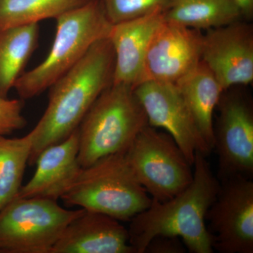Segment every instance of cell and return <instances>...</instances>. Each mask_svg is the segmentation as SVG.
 <instances>
[{"mask_svg":"<svg viewBox=\"0 0 253 253\" xmlns=\"http://www.w3.org/2000/svg\"><path fill=\"white\" fill-rule=\"evenodd\" d=\"M83 210L65 209L44 198H15L0 211V253H51Z\"/></svg>","mask_w":253,"mask_h":253,"instance_id":"52a82bcc","label":"cell"},{"mask_svg":"<svg viewBox=\"0 0 253 253\" xmlns=\"http://www.w3.org/2000/svg\"><path fill=\"white\" fill-rule=\"evenodd\" d=\"M115 53L109 38L93 44L71 70L50 86L49 102L32 129L33 145L28 164L43 150L66 139L78 129L100 94L113 83Z\"/></svg>","mask_w":253,"mask_h":253,"instance_id":"6da1fadb","label":"cell"},{"mask_svg":"<svg viewBox=\"0 0 253 253\" xmlns=\"http://www.w3.org/2000/svg\"><path fill=\"white\" fill-rule=\"evenodd\" d=\"M26 123L21 100L9 99L0 95V136L8 135L23 129Z\"/></svg>","mask_w":253,"mask_h":253,"instance_id":"7402d4cb","label":"cell"},{"mask_svg":"<svg viewBox=\"0 0 253 253\" xmlns=\"http://www.w3.org/2000/svg\"><path fill=\"white\" fill-rule=\"evenodd\" d=\"M202 40L201 31L164 20L148 47L140 83L175 84L201 61Z\"/></svg>","mask_w":253,"mask_h":253,"instance_id":"7c38bea8","label":"cell"},{"mask_svg":"<svg viewBox=\"0 0 253 253\" xmlns=\"http://www.w3.org/2000/svg\"><path fill=\"white\" fill-rule=\"evenodd\" d=\"M51 253H135L128 229L103 213L83 210L66 226Z\"/></svg>","mask_w":253,"mask_h":253,"instance_id":"4fadbf2b","label":"cell"},{"mask_svg":"<svg viewBox=\"0 0 253 253\" xmlns=\"http://www.w3.org/2000/svg\"><path fill=\"white\" fill-rule=\"evenodd\" d=\"M201 61L224 91L253 81V28L236 21L203 34Z\"/></svg>","mask_w":253,"mask_h":253,"instance_id":"8fae6325","label":"cell"},{"mask_svg":"<svg viewBox=\"0 0 253 253\" xmlns=\"http://www.w3.org/2000/svg\"><path fill=\"white\" fill-rule=\"evenodd\" d=\"M89 0H0V31L57 18Z\"/></svg>","mask_w":253,"mask_h":253,"instance_id":"ffe728a7","label":"cell"},{"mask_svg":"<svg viewBox=\"0 0 253 253\" xmlns=\"http://www.w3.org/2000/svg\"><path fill=\"white\" fill-rule=\"evenodd\" d=\"M112 26L100 0H89L56 18V34L49 54L36 67L23 73L15 84L21 99H32L50 88L93 44L109 38Z\"/></svg>","mask_w":253,"mask_h":253,"instance_id":"3957f363","label":"cell"},{"mask_svg":"<svg viewBox=\"0 0 253 253\" xmlns=\"http://www.w3.org/2000/svg\"><path fill=\"white\" fill-rule=\"evenodd\" d=\"M239 9L241 17L252 18L253 15V0H234Z\"/></svg>","mask_w":253,"mask_h":253,"instance_id":"cb8c5ba5","label":"cell"},{"mask_svg":"<svg viewBox=\"0 0 253 253\" xmlns=\"http://www.w3.org/2000/svg\"><path fill=\"white\" fill-rule=\"evenodd\" d=\"M200 132L213 151V116L224 89L202 61L175 83Z\"/></svg>","mask_w":253,"mask_h":253,"instance_id":"2e32d148","label":"cell"},{"mask_svg":"<svg viewBox=\"0 0 253 253\" xmlns=\"http://www.w3.org/2000/svg\"><path fill=\"white\" fill-rule=\"evenodd\" d=\"M33 134L19 138L0 136V211L17 197L29 163Z\"/></svg>","mask_w":253,"mask_h":253,"instance_id":"d6986e66","label":"cell"},{"mask_svg":"<svg viewBox=\"0 0 253 253\" xmlns=\"http://www.w3.org/2000/svg\"><path fill=\"white\" fill-rule=\"evenodd\" d=\"M193 166V180L185 189L164 202L152 200L147 209L129 221V244L135 253H144L150 240L158 235L178 236L191 253L214 252L206 218L220 183L206 155L196 151Z\"/></svg>","mask_w":253,"mask_h":253,"instance_id":"7a4b0ae2","label":"cell"},{"mask_svg":"<svg viewBox=\"0 0 253 253\" xmlns=\"http://www.w3.org/2000/svg\"><path fill=\"white\" fill-rule=\"evenodd\" d=\"M186 251L185 245L178 236L158 235L150 240L144 253H184Z\"/></svg>","mask_w":253,"mask_h":253,"instance_id":"603a6c76","label":"cell"},{"mask_svg":"<svg viewBox=\"0 0 253 253\" xmlns=\"http://www.w3.org/2000/svg\"><path fill=\"white\" fill-rule=\"evenodd\" d=\"M219 181L217 197L206 218L213 249L221 253H253L252 179L234 176Z\"/></svg>","mask_w":253,"mask_h":253,"instance_id":"9c48e42d","label":"cell"},{"mask_svg":"<svg viewBox=\"0 0 253 253\" xmlns=\"http://www.w3.org/2000/svg\"><path fill=\"white\" fill-rule=\"evenodd\" d=\"M61 199L70 206L129 221L152 199L136 179L124 154L106 156L86 168Z\"/></svg>","mask_w":253,"mask_h":253,"instance_id":"5b68a950","label":"cell"},{"mask_svg":"<svg viewBox=\"0 0 253 253\" xmlns=\"http://www.w3.org/2000/svg\"><path fill=\"white\" fill-rule=\"evenodd\" d=\"M213 124L218 156L217 179L253 176V109L251 99L239 91H223Z\"/></svg>","mask_w":253,"mask_h":253,"instance_id":"ba28073f","label":"cell"},{"mask_svg":"<svg viewBox=\"0 0 253 253\" xmlns=\"http://www.w3.org/2000/svg\"><path fill=\"white\" fill-rule=\"evenodd\" d=\"M148 125L134 88L113 83L99 95L78 126L79 164L86 168L106 156L124 154Z\"/></svg>","mask_w":253,"mask_h":253,"instance_id":"277c9868","label":"cell"},{"mask_svg":"<svg viewBox=\"0 0 253 253\" xmlns=\"http://www.w3.org/2000/svg\"><path fill=\"white\" fill-rule=\"evenodd\" d=\"M78 149L77 129L61 142L43 150L35 163L34 174L22 186L17 197L44 198L55 201L61 199L81 172Z\"/></svg>","mask_w":253,"mask_h":253,"instance_id":"5bb4252c","label":"cell"},{"mask_svg":"<svg viewBox=\"0 0 253 253\" xmlns=\"http://www.w3.org/2000/svg\"><path fill=\"white\" fill-rule=\"evenodd\" d=\"M167 22L208 31L241 21L234 0H172L165 11Z\"/></svg>","mask_w":253,"mask_h":253,"instance_id":"e0dca14e","label":"cell"},{"mask_svg":"<svg viewBox=\"0 0 253 253\" xmlns=\"http://www.w3.org/2000/svg\"><path fill=\"white\" fill-rule=\"evenodd\" d=\"M164 13L113 25L109 38L115 53L113 83L135 87L141 83L145 56Z\"/></svg>","mask_w":253,"mask_h":253,"instance_id":"9a60e30c","label":"cell"},{"mask_svg":"<svg viewBox=\"0 0 253 253\" xmlns=\"http://www.w3.org/2000/svg\"><path fill=\"white\" fill-rule=\"evenodd\" d=\"M111 24L164 13L172 0H100Z\"/></svg>","mask_w":253,"mask_h":253,"instance_id":"44dd1931","label":"cell"},{"mask_svg":"<svg viewBox=\"0 0 253 253\" xmlns=\"http://www.w3.org/2000/svg\"><path fill=\"white\" fill-rule=\"evenodd\" d=\"M125 156L153 201L172 199L193 180V166L172 136L149 125L137 134Z\"/></svg>","mask_w":253,"mask_h":253,"instance_id":"8992f818","label":"cell"},{"mask_svg":"<svg viewBox=\"0 0 253 253\" xmlns=\"http://www.w3.org/2000/svg\"><path fill=\"white\" fill-rule=\"evenodd\" d=\"M150 126L163 129L174 139L190 164L196 151L211 152L175 84L146 81L134 88Z\"/></svg>","mask_w":253,"mask_h":253,"instance_id":"30bf717a","label":"cell"},{"mask_svg":"<svg viewBox=\"0 0 253 253\" xmlns=\"http://www.w3.org/2000/svg\"><path fill=\"white\" fill-rule=\"evenodd\" d=\"M38 23L0 31V95L7 97L38 46Z\"/></svg>","mask_w":253,"mask_h":253,"instance_id":"ac0fdd59","label":"cell"}]
</instances>
